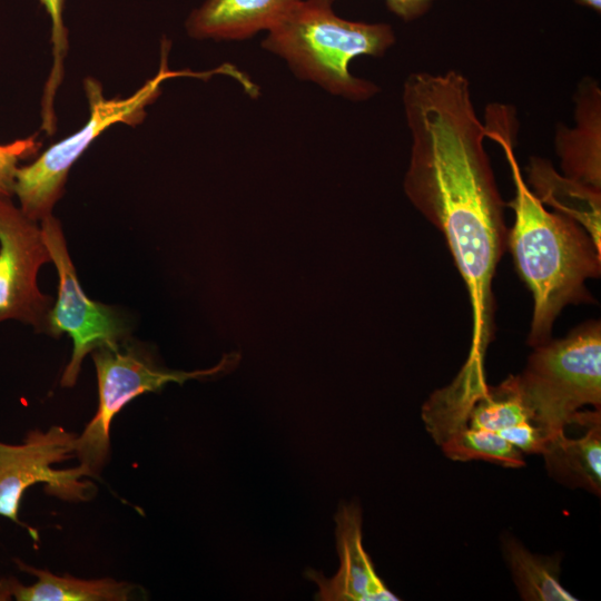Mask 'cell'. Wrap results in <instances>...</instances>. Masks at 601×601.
<instances>
[{"label": "cell", "mask_w": 601, "mask_h": 601, "mask_svg": "<svg viewBox=\"0 0 601 601\" xmlns=\"http://www.w3.org/2000/svg\"><path fill=\"white\" fill-rule=\"evenodd\" d=\"M402 100L412 139L405 194L443 234L464 279L473 315L466 363L483 366L493 337L492 282L508 237L485 127L467 78L453 69L408 75Z\"/></svg>", "instance_id": "6da1fadb"}, {"label": "cell", "mask_w": 601, "mask_h": 601, "mask_svg": "<svg viewBox=\"0 0 601 601\" xmlns=\"http://www.w3.org/2000/svg\"><path fill=\"white\" fill-rule=\"evenodd\" d=\"M485 120V137L502 148L515 188L509 204L514 223L508 231L506 246L533 296L528 344L536 347L551 339L553 323L564 306L592 300L585 282L600 276L601 249L577 221L546 210L525 184L514 151V108L491 104Z\"/></svg>", "instance_id": "7a4b0ae2"}, {"label": "cell", "mask_w": 601, "mask_h": 601, "mask_svg": "<svg viewBox=\"0 0 601 601\" xmlns=\"http://www.w3.org/2000/svg\"><path fill=\"white\" fill-rule=\"evenodd\" d=\"M395 42L386 23H366L338 17L327 0H300L263 41L264 49L285 59L302 79L328 92L362 101L374 96L375 83L349 72L359 56H383Z\"/></svg>", "instance_id": "3957f363"}, {"label": "cell", "mask_w": 601, "mask_h": 601, "mask_svg": "<svg viewBox=\"0 0 601 601\" xmlns=\"http://www.w3.org/2000/svg\"><path fill=\"white\" fill-rule=\"evenodd\" d=\"M532 422L559 435L585 406L601 410V325L589 321L534 347L518 375Z\"/></svg>", "instance_id": "277c9868"}, {"label": "cell", "mask_w": 601, "mask_h": 601, "mask_svg": "<svg viewBox=\"0 0 601 601\" xmlns=\"http://www.w3.org/2000/svg\"><path fill=\"white\" fill-rule=\"evenodd\" d=\"M161 50L158 72L134 95L127 98L107 99L101 85L92 79L85 80V91L89 101L90 117L86 125L71 136L56 142L30 165L18 167L13 195L20 209L31 219L40 223L51 215L55 204L65 191V185L72 165L91 142L108 127L124 122L135 126L146 116L145 108L159 96L161 83L178 76L210 77L220 69L209 72L173 71L167 67V50Z\"/></svg>", "instance_id": "5b68a950"}, {"label": "cell", "mask_w": 601, "mask_h": 601, "mask_svg": "<svg viewBox=\"0 0 601 601\" xmlns=\"http://www.w3.org/2000/svg\"><path fill=\"white\" fill-rule=\"evenodd\" d=\"M98 380V408L76 439L75 456L95 476L110 452V427L114 417L137 396L159 391L169 382L183 383L219 371L181 372L159 366L144 348L127 344L105 345L91 352Z\"/></svg>", "instance_id": "8992f818"}, {"label": "cell", "mask_w": 601, "mask_h": 601, "mask_svg": "<svg viewBox=\"0 0 601 601\" xmlns=\"http://www.w3.org/2000/svg\"><path fill=\"white\" fill-rule=\"evenodd\" d=\"M40 226L59 277L58 297L45 333L52 337L67 333L72 338L71 358L60 381L70 387L77 382L83 358L100 346L124 343L129 328L117 309L90 299L81 288L60 221L51 214L40 220Z\"/></svg>", "instance_id": "52a82bcc"}, {"label": "cell", "mask_w": 601, "mask_h": 601, "mask_svg": "<svg viewBox=\"0 0 601 601\" xmlns=\"http://www.w3.org/2000/svg\"><path fill=\"white\" fill-rule=\"evenodd\" d=\"M75 433L62 426L48 431H30L21 444L0 441V516L26 529L37 541L38 532L19 519V509L26 491L45 483L49 494L67 501L87 500L95 485L83 480L92 476L81 466L55 469L53 465L75 456Z\"/></svg>", "instance_id": "ba28073f"}, {"label": "cell", "mask_w": 601, "mask_h": 601, "mask_svg": "<svg viewBox=\"0 0 601 601\" xmlns=\"http://www.w3.org/2000/svg\"><path fill=\"white\" fill-rule=\"evenodd\" d=\"M49 262L40 223L0 195V323L17 319L46 332L53 304L40 292L37 275Z\"/></svg>", "instance_id": "9c48e42d"}, {"label": "cell", "mask_w": 601, "mask_h": 601, "mask_svg": "<svg viewBox=\"0 0 601 601\" xmlns=\"http://www.w3.org/2000/svg\"><path fill=\"white\" fill-rule=\"evenodd\" d=\"M336 548L341 561L337 573L326 579L315 570L306 577L316 583V599L322 601L400 600L376 573L363 545L362 510L356 503L339 506L336 515Z\"/></svg>", "instance_id": "30bf717a"}, {"label": "cell", "mask_w": 601, "mask_h": 601, "mask_svg": "<svg viewBox=\"0 0 601 601\" xmlns=\"http://www.w3.org/2000/svg\"><path fill=\"white\" fill-rule=\"evenodd\" d=\"M554 147L563 176L601 190V89L583 77L574 93V126L559 122Z\"/></svg>", "instance_id": "8fae6325"}, {"label": "cell", "mask_w": 601, "mask_h": 601, "mask_svg": "<svg viewBox=\"0 0 601 601\" xmlns=\"http://www.w3.org/2000/svg\"><path fill=\"white\" fill-rule=\"evenodd\" d=\"M300 0H206L186 22L196 39L243 40L274 27Z\"/></svg>", "instance_id": "7c38bea8"}, {"label": "cell", "mask_w": 601, "mask_h": 601, "mask_svg": "<svg viewBox=\"0 0 601 601\" xmlns=\"http://www.w3.org/2000/svg\"><path fill=\"white\" fill-rule=\"evenodd\" d=\"M581 424L584 433L554 437L542 456L548 474L570 487L601 494V410L580 411L570 424Z\"/></svg>", "instance_id": "4fadbf2b"}, {"label": "cell", "mask_w": 601, "mask_h": 601, "mask_svg": "<svg viewBox=\"0 0 601 601\" xmlns=\"http://www.w3.org/2000/svg\"><path fill=\"white\" fill-rule=\"evenodd\" d=\"M14 562L19 570L33 575L36 582L26 585L12 577L1 578L0 595L3 601H126L135 590L134 585L110 578L87 580L69 574L60 577L19 559Z\"/></svg>", "instance_id": "5bb4252c"}, {"label": "cell", "mask_w": 601, "mask_h": 601, "mask_svg": "<svg viewBox=\"0 0 601 601\" xmlns=\"http://www.w3.org/2000/svg\"><path fill=\"white\" fill-rule=\"evenodd\" d=\"M528 176L535 197L577 221L601 249V190L560 175L540 157H531Z\"/></svg>", "instance_id": "9a60e30c"}, {"label": "cell", "mask_w": 601, "mask_h": 601, "mask_svg": "<svg viewBox=\"0 0 601 601\" xmlns=\"http://www.w3.org/2000/svg\"><path fill=\"white\" fill-rule=\"evenodd\" d=\"M504 561L522 600L575 601L561 584V555H539L530 552L516 538L501 539Z\"/></svg>", "instance_id": "2e32d148"}, {"label": "cell", "mask_w": 601, "mask_h": 601, "mask_svg": "<svg viewBox=\"0 0 601 601\" xmlns=\"http://www.w3.org/2000/svg\"><path fill=\"white\" fill-rule=\"evenodd\" d=\"M525 421H532V414L522 396L518 375H510L496 386L486 385L472 403L465 426L499 432Z\"/></svg>", "instance_id": "e0dca14e"}, {"label": "cell", "mask_w": 601, "mask_h": 601, "mask_svg": "<svg viewBox=\"0 0 601 601\" xmlns=\"http://www.w3.org/2000/svg\"><path fill=\"white\" fill-rule=\"evenodd\" d=\"M453 461H485L504 467L525 465L524 454L497 432L464 426L451 433L441 444Z\"/></svg>", "instance_id": "ac0fdd59"}, {"label": "cell", "mask_w": 601, "mask_h": 601, "mask_svg": "<svg viewBox=\"0 0 601 601\" xmlns=\"http://www.w3.org/2000/svg\"><path fill=\"white\" fill-rule=\"evenodd\" d=\"M51 19V41L53 45V68L50 72L42 100V117L45 129L55 128V116L52 109L53 96L62 77V60L65 58L68 40L67 29L62 20L65 0H40Z\"/></svg>", "instance_id": "d6986e66"}, {"label": "cell", "mask_w": 601, "mask_h": 601, "mask_svg": "<svg viewBox=\"0 0 601 601\" xmlns=\"http://www.w3.org/2000/svg\"><path fill=\"white\" fill-rule=\"evenodd\" d=\"M41 142L36 136L17 139L12 142L0 144V195L11 197L13 195L16 173L19 162L35 156Z\"/></svg>", "instance_id": "ffe728a7"}, {"label": "cell", "mask_w": 601, "mask_h": 601, "mask_svg": "<svg viewBox=\"0 0 601 601\" xmlns=\"http://www.w3.org/2000/svg\"><path fill=\"white\" fill-rule=\"evenodd\" d=\"M497 433L522 454L539 455H542L550 442L558 436L532 421L519 423Z\"/></svg>", "instance_id": "44dd1931"}, {"label": "cell", "mask_w": 601, "mask_h": 601, "mask_svg": "<svg viewBox=\"0 0 601 601\" xmlns=\"http://www.w3.org/2000/svg\"><path fill=\"white\" fill-rule=\"evenodd\" d=\"M333 2L334 0H327ZM388 9L397 17L410 21L425 13L432 0H385Z\"/></svg>", "instance_id": "7402d4cb"}, {"label": "cell", "mask_w": 601, "mask_h": 601, "mask_svg": "<svg viewBox=\"0 0 601 601\" xmlns=\"http://www.w3.org/2000/svg\"><path fill=\"white\" fill-rule=\"evenodd\" d=\"M580 4L587 6L598 12L601 10V0H577Z\"/></svg>", "instance_id": "603a6c76"}, {"label": "cell", "mask_w": 601, "mask_h": 601, "mask_svg": "<svg viewBox=\"0 0 601 601\" xmlns=\"http://www.w3.org/2000/svg\"><path fill=\"white\" fill-rule=\"evenodd\" d=\"M0 601H3L2 597L0 595Z\"/></svg>", "instance_id": "cb8c5ba5"}]
</instances>
